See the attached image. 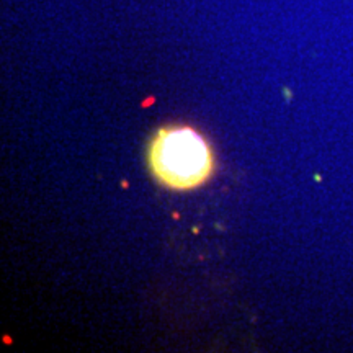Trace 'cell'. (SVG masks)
<instances>
[{
  "label": "cell",
  "instance_id": "cell-1",
  "mask_svg": "<svg viewBox=\"0 0 353 353\" xmlns=\"http://www.w3.org/2000/svg\"><path fill=\"white\" fill-rule=\"evenodd\" d=\"M149 165L157 182L170 190H193L214 172L213 149L190 126L161 128L149 145Z\"/></svg>",
  "mask_w": 353,
  "mask_h": 353
}]
</instances>
